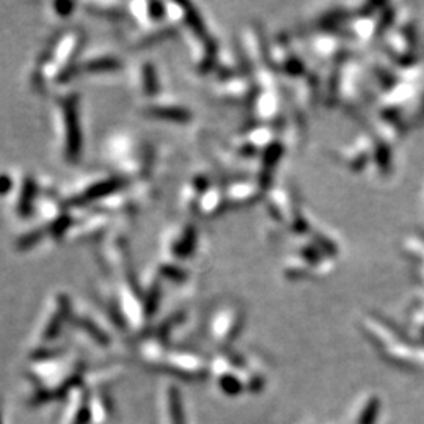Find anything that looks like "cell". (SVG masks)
<instances>
[{
	"instance_id": "1",
	"label": "cell",
	"mask_w": 424,
	"mask_h": 424,
	"mask_svg": "<svg viewBox=\"0 0 424 424\" xmlns=\"http://www.w3.org/2000/svg\"><path fill=\"white\" fill-rule=\"evenodd\" d=\"M153 115L170 118V119H179V121L187 118V113L181 109H153Z\"/></svg>"
},
{
	"instance_id": "2",
	"label": "cell",
	"mask_w": 424,
	"mask_h": 424,
	"mask_svg": "<svg viewBox=\"0 0 424 424\" xmlns=\"http://www.w3.org/2000/svg\"><path fill=\"white\" fill-rule=\"evenodd\" d=\"M11 187V181L7 176H0V194H7Z\"/></svg>"
}]
</instances>
